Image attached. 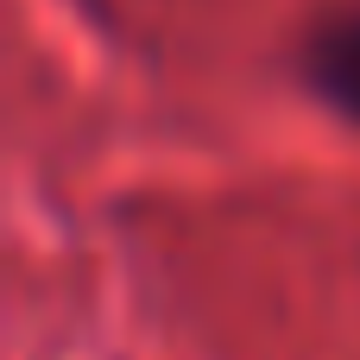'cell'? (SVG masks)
<instances>
[{"label": "cell", "instance_id": "1", "mask_svg": "<svg viewBox=\"0 0 360 360\" xmlns=\"http://www.w3.org/2000/svg\"><path fill=\"white\" fill-rule=\"evenodd\" d=\"M304 82L323 108H335L342 120H360V6L323 19L304 38Z\"/></svg>", "mask_w": 360, "mask_h": 360}]
</instances>
